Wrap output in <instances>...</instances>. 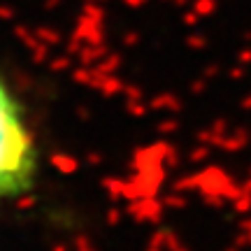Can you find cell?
<instances>
[{
	"instance_id": "obj_1",
	"label": "cell",
	"mask_w": 251,
	"mask_h": 251,
	"mask_svg": "<svg viewBox=\"0 0 251 251\" xmlns=\"http://www.w3.org/2000/svg\"><path fill=\"white\" fill-rule=\"evenodd\" d=\"M37 153L24 112L0 77V198L26 193L35 181Z\"/></svg>"
}]
</instances>
